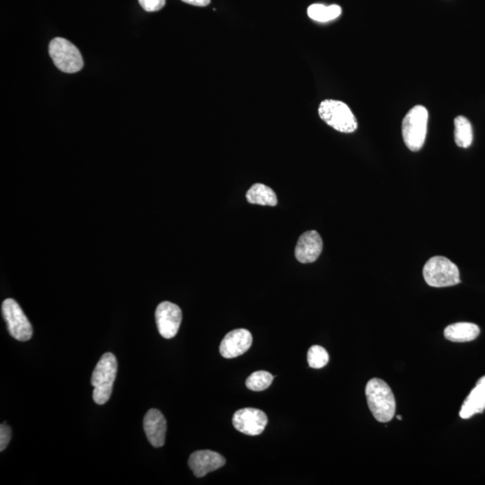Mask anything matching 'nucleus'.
Segmentation results:
<instances>
[{
  "instance_id": "39448f33",
  "label": "nucleus",
  "mask_w": 485,
  "mask_h": 485,
  "mask_svg": "<svg viewBox=\"0 0 485 485\" xmlns=\"http://www.w3.org/2000/svg\"><path fill=\"white\" fill-rule=\"evenodd\" d=\"M423 277L428 285L434 288L450 287L460 283L457 266L444 256H434L423 267Z\"/></svg>"
},
{
  "instance_id": "4be33fe9",
  "label": "nucleus",
  "mask_w": 485,
  "mask_h": 485,
  "mask_svg": "<svg viewBox=\"0 0 485 485\" xmlns=\"http://www.w3.org/2000/svg\"><path fill=\"white\" fill-rule=\"evenodd\" d=\"M11 436L12 433L10 427L6 423H2L0 425V451H4L6 449L10 440H11Z\"/></svg>"
},
{
  "instance_id": "20e7f679",
  "label": "nucleus",
  "mask_w": 485,
  "mask_h": 485,
  "mask_svg": "<svg viewBox=\"0 0 485 485\" xmlns=\"http://www.w3.org/2000/svg\"><path fill=\"white\" fill-rule=\"evenodd\" d=\"M320 118L333 129L343 133H352L358 129V121L346 104L337 100H325L318 108Z\"/></svg>"
},
{
  "instance_id": "b1692460",
  "label": "nucleus",
  "mask_w": 485,
  "mask_h": 485,
  "mask_svg": "<svg viewBox=\"0 0 485 485\" xmlns=\"http://www.w3.org/2000/svg\"><path fill=\"white\" fill-rule=\"evenodd\" d=\"M396 418H397V420H402V417H401L400 416H397Z\"/></svg>"
},
{
  "instance_id": "7ed1b4c3",
  "label": "nucleus",
  "mask_w": 485,
  "mask_h": 485,
  "mask_svg": "<svg viewBox=\"0 0 485 485\" xmlns=\"http://www.w3.org/2000/svg\"><path fill=\"white\" fill-rule=\"evenodd\" d=\"M429 113L425 107L416 106L403 118L402 133L404 143L410 150L416 152L423 147L427 135Z\"/></svg>"
},
{
  "instance_id": "1a4fd4ad",
  "label": "nucleus",
  "mask_w": 485,
  "mask_h": 485,
  "mask_svg": "<svg viewBox=\"0 0 485 485\" xmlns=\"http://www.w3.org/2000/svg\"><path fill=\"white\" fill-rule=\"evenodd\" d=\"M267 423V416L259 409L242 408L237 411L233 416L235 429L249 436L260 435Z\"/></svg>"
},
{
  "instance_id": "0eeeda50",
  "label": "nucleus",
  "mask_w": 485,
  "mask_h": 485,
  "mask_svg": "<svg viewBox=\"0 0 485 485\" xmlns=\"http://www.w3.org/2000/svg\"><path fill=\"white\" fill-rule=\"evenodd\" d=\"M2 314L10 335L19 342H27L32 338L33 326L18 303L6 299L2 304Z\"/></svg>"
},
{
  "instance_id": "f3484780",
  "label": "nucleus",
  "mask_w": 485,
  "mask_h": 485,
  "mask_svg": "<svg viewBox=\"0 0 485 485\" xmlns=\"http://www.w3.org/2000/svg\"><path fill=\"white\" fill-rule=\"evenodd\" d=\"M455 141L458 147L467 148L473 143V128L470 121L464 116H458L455 119Z\"/></svg>"
},
{
  "instance_id": "4468645a",
  "label": "nucleus",
  "mask_w": 485,
  "mask_h": 485,
  "mask_svg": "<svg viewBox=\"0 0 485 485\" xmlns=\"http://www.w3.org/2000/svg\"><path fill=\"white\" fill-rule=\"evenodd\" d=\"M485 410V376L481 377L471 391L469 396L464 400L461 407L459 416L462 419H470L477 413H484Z\"/></svg>"
},
{
  "instance_id": "f257e3e1",
  "label": "nucleus",
  "mask_w": 485,
  "mask_h": 485,
  "mask_svg": "<svg viewBox=\"0 0 485 485\" xmlns=\"http://www.w3.org/2000/svg\"><path fill=\"white\" fill-rule=\"evenodd\" d=\"M370 412L377 422L389 423L396 413L395 396L390 386L379 379H370L365 389Z\"/></svg>"
},
{
  "instance_id": "9d476101",
  "label": "nucleus",
  "mask_w": 485,
  "mask_h": 485,
  "mask_svg": "<svg viewBox=\"0 0 485 485\" xmlns=\"http://www.w3.org/2000/svg\"><path fill=\"white\" fill-rule=\"evenodd\" d=\"M252 336L247 329H235L224 337L220 345L221 355L225 359L237 358L251 348Z\"/></svg>"
},
{
  "instance_id": "dca6fc26",
  "label": "nucleus",
  "mask_w": 485,
  "mask_h": 485,
  "mask_svg": "<svg viewBox=\"0 0 485 485\" xmlns=\"http://www.w3.org/2000/svg\"><path fill=\"white\" fill-rule=\"evenodd\" d=\"M249 204L262 205V206H276L278 199L272 188L262 184H255L247 193Z\"/></svg>"
},
{
  "instance_id": "423d86ee",
  "label": "nucleus",
  "mask_w": 485,
  "mask_h": 485,
  "mask_svg": "<svg viewBox=\"0 0 485 485\" xmlns=\"http://www.w3.org/2000/svg\"><path fill=\"white\" fill-rule=\"evenodd\" d=\"M49 53L55 65L64 73H77L83 69L84 62L79 50L72 43L60 37L52 40Z\"/></svg>"
},
{
  "instance_id": "5701e85b",
  "label": "nucleus",
  "mask_w": 485,
  "mask_h": 485,
  "mask_svg": "<svg viewBox=\"0 0 485 485\" xmlns=\"http://www.w3.org/2000/svg\"><path fill=\"white\" fill-rule=\"evenodd\" d=\"M182 1L197 6H206L211 3V0H182Z\"/></svg>"
},
{
  "instance_id": "2eb2a0df",
  "label": "nucleus",
  "mask_w": 485,
  "mask_h": 485,
  "mask_svg": "<svg viewBox=\"0 0 485 485\" xmlns=\"http://www.w3.org/2000/svg\"><path fill=\"white\" fill-rule=\"evenodd\" d=\"M480 335V328L472 323H456L444 330L445 338L453 342L474 341Z\"/></svg>"
},
{
  "instance_id": "6ab92c4d",
  "label": "nucleus",
  "mask_w": 485,
  "mask_h": 485,
  "mask_svg": "<svg viewBox=\"0 0 485 485\" xmlns=\"http://www.w3.org/2000/svg\"><path fill=\"white\" fill-rule=\"evenodd\" d=\"M274 379V377L271 373L260 370V372H254L251 376H249L247 381H245V385H247V389L252 391L260 392V391L267 389L272 385Z\"/></svg>"
},
{
  "instance_id": "f8f14e48",
  "label": "nucleus",
  "mask_w": 485,
  "mask_h": 485,
  "mask_svg": "<svg viewBox=\"0 0 485 485\" xmlns=\"http://www.w3.org/2000/svg\"><path fill=\"white\" fill-rule=\"evenodd\" d=\"M323 250L321 235L316 230L305 232L299 238L295 249L296 260L301 264H311L318 260Z\"/></svg>"
},
{
  "instance_id": "f03ea898",
  "label": "nucleus",
  "mask_w": 485,
  "mask_h": 485,
  "mask_svg": "<svg viewBox=\"0 0 485 485\" xmlns=\"http://www.w3.org/2000/svg\"><path fill=\"white\" fill-rule=\"evenodd\" d=\"M118 370L116 357L111 352L104 353L94 368L91 385L94 386V403L103 406L109 401L113 393Z\"/></svg>"
},
{
  "instance_id": "aec40b11",
  "label": "nucleus",
  "mask_w": 485,
  "mask_h": 485,
  "mask_svg": "<svg viewBox=\"0 0 485 485\" xmlns=\"http://www.w3.org/2000/svg\"><path fill=\"white\" fill-rule=\"evenodd\" d=\"M308 365L313 369H322L329 362L328 350L322 346L314 345L308 352Z\"/></svg>"
},
{
  "instance_id": "9b49d317",
  "label": "nucleus",
  "mask_w": 485,
  "mask_h": 485,
  "mask_svg": "<svg viewBox=\"0 0 485 485\" xmlns=\"http://www.w3.org/2000/svg\"><path fill=\"white\" fill-rule=\"evenodd\" d=\"M225 459L221 454L211 450L195 451L189 457L188 464L194 476L201 478L224 466Z\"/></svg>"
},
{
  "instance_id": "412c9836",
  "label": "nucleus",
  "mask_w": 485,
  "mask_h": 485,
  "mask_svg": "<svg viewBox=\"0 0 485 485\" xmlns=\"http://www.w3.org/2000/svg\"><path fill=\"white\" fill-rule=\"evenodd\" d=\"M139 3L147 12H156L164 8L166 0H139Z\"/></svg>"
},
{
  "instance_id": "ddd939ff",
  "label": "nucleus",
  "mask_w": 485,
  "mask_h": 485,
  "mask_svg": "<svg viewBox=\"0 0 485 485\" xmlns=\"http://www.w3.org/2000/svg\"><path fill=\"white\" fill-rule=\"evenodd\" d=\"M145 433L154 447H163L166 440L167 420L157 409L147 411L143 420Z\"/></svg>"
},
{
  "instance_id": "a211bd4d",
  "label": "nucleus",
  "mask_w": 485,
  "mask_h": 485,
  "mask_svg": "<svg viewBox=\"0 0 485 485\" xmlns=\"http://www.w3.org/2000/svg\"><path fill=\"white\" fill-rule=\"evenodd\" d=\"M342 13L341 6L332 5L326 6L322 4H313L308 9L310 18L316 22L325 23L339 18Z\"/></svg>"
},
{
  "instance_id": "6e6552de",
  "label": "nucleus",
  "mask_w": 485,
  "mask_h": 485,
  "mask_svg": "<svg viewBox=\"0 0 485 485\" xmlns=\"http://www.w3.org/2000/svg\"><path fill=\"white\" fill-rule=\"evenodd\" d=\"M183 313L177 305L164 301L157 306L156 322L160 335L165 339L174 338L179 330Z\"/></svg>"
}]
</instances>
